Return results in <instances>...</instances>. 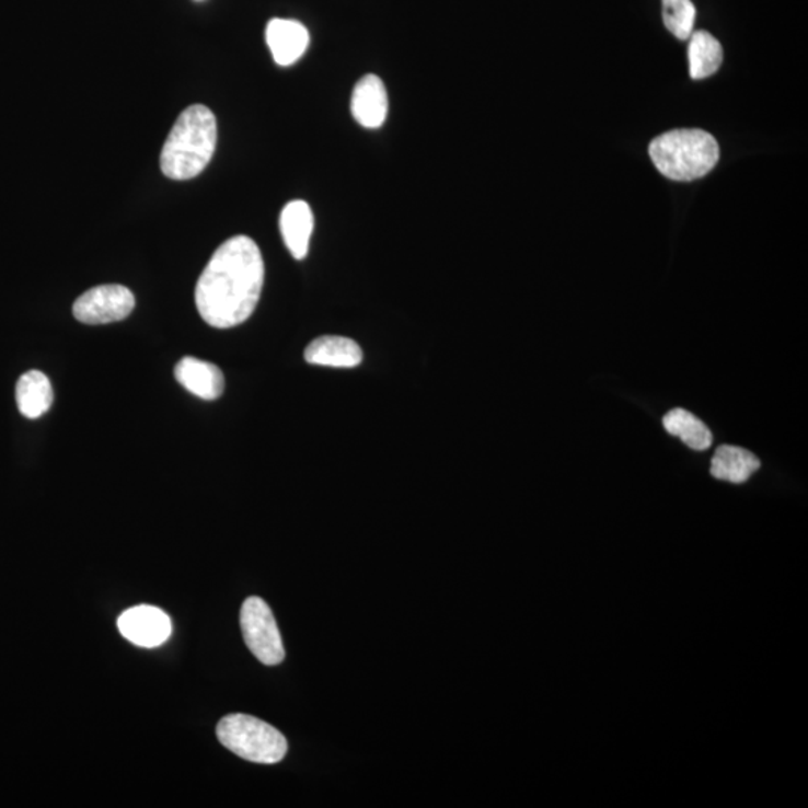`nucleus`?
Segmentation results:
<instances>
[{
	"label": "nucleus",
	"mask_w": 808,
	"mask_h": 808,
	"mask_svg": "<svg viewBox=\"0 0 808 808\" xmlns=\"http://www.w3.org/2000/svg\"><path fill=\"white\" fill-rule=\"evenodd\" d=\"M19 409L26 418L36 419L47 414L53 404V388L43 371L31 370L19 379L15 388Z\"/></svg>",
	"instance_id": "ddd939ff"
},
{
	"label": "nucleus",
	"mask_w": 808,
	"mask_h": 808,
	"mask_svg": "<svg viewBox=\"0 0 808 808\" xmlns=\"http://www.w3.org/2000/svg\"><path fill=\"white\" fill-rule=\"evenodd\" d=\"M135 308L132 291L122 285L89 289L73 303V316L88 325L112 324L128 318Z\"/></svg>",
	"instance_id": "423d86ee"
},
{
	"label": "nucleus",
	"mask_w": 808,
	"mask_h": 808,
	"mask_svg": "<svg viewBox=\"0 0 808 808\" xmlns=\"http://www.w3.org/2000/svg\"><path fill=\"white\" fill-rule=\"evenodd\" d=\"M309 365L353 369L361 365L362 350L353 338L324 336L310 343L304 350Z\"/></svg>",
	"instance_id": "f8f14e48"
},
{
	"label": "nucleus",
	"mask_w": 808,
	"mask_h": 808,
	"mask_svg": "<svg viewBox=\"0 0 808 808\" xmlns=\"http://www.w3.org/2000/svg\"><path fill=\"white\" fill-rule=\"evenodd\" d=\"M761 468V461L747 449L724 445L717 449L712 460V475L716 480L742 484Z\"/></svg>",
	"instance_id": "4468645a"
},
{
	"label": "nucleus",
	"mask_w": 808,
	"mask_h": 808,
	"mask_svg": "<svg viewBox=\"0 0 808 808\" xmlns=\"http://www.w3.org/2000/svg\"><path fill=\"white\" fill-rule=\"evenodd\" d=\"M118 631L126 639L138 647L162 646L173 632L169 615L157 607L140 605L130 608L118 617Z\"/></svg>",
	"instance_id": "0eeeda50"
},
{
	"label": "nucleus",
	"mask_w": 808,
	"mask_h": 808,
	"mask_svg": "<svg viewBox=\"0 0 808 808\" xmlns=\"http://www.w3.org/2000/svg\"><path fill=\"white\" fill-rule=\"evenodd\" d=\"M314 218L305 201H291L280 215V232L288 251L296 259H304L312 239Z\"/></svg>",
	"instance_id": "9b49d317"
},
{
	"label": "nucleus",
	"mask_w": 808,
	"mask_h": 808,
	"mask_svg": "<svg viewBox=\"0 0 808 808\" xmlns=\"http://www.w3.org/2000/svg\"><path fill=\"white\" fill-rule=\"evenodd\" d=\"M648 153L656 169L676 182L704 177L720 158L716 138L702 129H677L660 135L651 141Z\"/></svg>",
	"instance_id": "7ed1b4c3"
},
{
	"label": "nucleus",
	"mask_w": 808,
	"mask_h": 808,
	"mask_svg": "<svg viewBox=\"0 0 808 808\" xmlns=\"http://www.w3.org/2000/svg\"><path fill=\"white\" fill-rule=\"evenodd\" d=\"M175 379L189 393L203 400H216L223 394L222 370L211 362L194 357H185L175 366Z\"/></svg>",
	"instance_id": "9d476101"
},
{
	"label": "nucleus",
	"mask_w": 808,
	"mask_h": 808,
	"mask_svg": "<svg viewBox=\"0 0 808 808\" xmlns=\"http://www.w3.org/2000/svg\"><path fill=\"white\" fill-rule=\"evenodd\" d=\"M265 267L258 244L235 235L220 244L195 288V303L204 321L227 330L255 312L264 287Z\"/></svg>",
	"instance_id": "f257e3e1"
},
{
	"label": "nucleus",
	"mask_w": 808,
	"mask_h": 808,
	"mask_svg": "<svg viewBox=\"0 0 808 808\" xmlns=\"http://www.w3.org/2000/svg\"><path fill=\"white\" fill-rule=\"evenodd\" d=\"M265 41L275 62L280 67H289L308 50L310 35L304 24L296 20L273 19L265 28Z\"/></svg>",
	"instance_id": "6e6552de"
},
{
	"label": "nucleus",
	"mask_w": 808,
	"mask_h": 808,
	"mask_svg": "<svg viewBox=\"0 0 808 808\" xmlns=\"http://www.w3.org/2000/svg\"><path fill=\"white\" fill-rule=\"evenodd\" d=\"M663 22L676 38H691L695 27L696 8L692 0H662Z\"/></svg>",
	"instance_id": "f3484780"
},
{
	"label": "nucleus",
	"mask_w": 808,
	"mask_h": 808,
	"mask_svg": "<svg viewBox=\"0 0 808 808\" xmlns=\"http://www.w3.org/2000/svg\"><path fill=\"white\" fill-rule=\"evenodd\" d=\"M219 741L236 757L255 763L280 762L288 752L287 738L280 730L247 714H230L219 722Z\"/></svg>",
	"instance_id": "20e7f679"
},
{
	"label": "nucleus",
	"mask_w": 808,
	"mask_h": 808,
	"mask_svg": "<svg viewBox=\"0 0 808 808\" xmlns=\"http://www.w3.org/2000/svg\"><path fill=\"white\" fill-rule=\"evenodd\" d=\"M350 112L359 125L369 129L381 128L388 116V93L378 76L362 77L355 85Z\"/></svg>",
	"instance_id": "1a4fd4ad"
},
{
	"label": "nucleus",
	"mask_w": 808,
	"mask_h": 808,
	"mask_svg": "<svg viewBox=\"0 0 808 808\" xmlns=\"http://www.w3.org/2000/svg\"><path fill=\"white\" fill-rule=\"evenodd\" d=\"M665 430L669 435L683 440L695 451H705L712 447L713 435L709 428L697 416L684 409H673L663 418Z\"/></svg>",
	"instance_id": "dca6fc26"
},
{
	"label": "nucleus",
	"mask_w": 808,
	"mask_h": 808,
	"mask_svg": "<svg viewBox=\"0 0 808 808\" xmlns=\"http://www.w3.org/2000/svg\"><path fill=\"white\" fill-rule=\"evenodd\" d=\"M218 142V124L206 105L185 109L162 147L161 170L171 180H191L201 174Z\"/></svg>",
	"instance_id": "f03ea898"
},
{
	"label": "nucleus",
	"mask_w": 808,
	"mask_h": 808,
	"mask_svg": "<svg viewBox=\"0 0 808 808\" xmlns=\"http://www.w3.org/2000/svg\"><path fill=\"white\" fill-rule=\"evenodd\" d=\"M244 643L253 656L273 667L285 659V647L281 643L279 627L267 602L256 596L246 599L240 612Z\"/></svg>",
	"instance_id": "39448f33"
},
{
	"label": "nucleus",
	"mask_w": 808,
	"mask_h": 808,
	"mask_svg": "<svg viewBox=\"0 0 808 808\" xmlns=\"http://www.w3.org/2000/svg\"><path fill=\"white\" fill-rule=\"evenodd\" d=\"M689 45V62L693 80L708 79L720 69L724 62V48L708 32H693Z\"/></svg>",
	"instance_id": "2eb2a0df"
}]
</instances>
